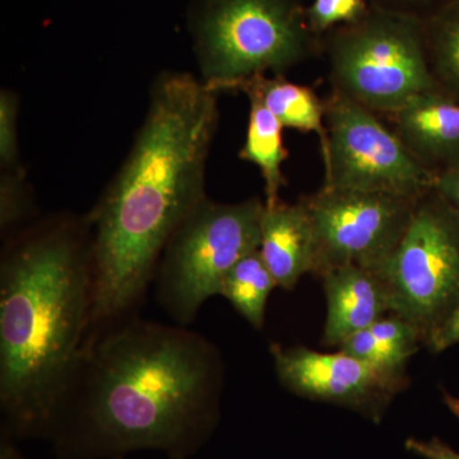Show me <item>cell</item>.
Returning <instances> with one entry per match:
<instances>
[{
    "instance_id": "obj_1",
    "label": "cell",
    "mask_w": 459,
    "mask_h": 459,
    "mask_svg": "<svg viewBox=\"0 0 459 459\" xmlns=\"http://www.w3.org/2000/svg\"><path fill=\"white\" fill-rule=\"evenodd\" d=\"M223 361L208 338L135 316L87 340L59 427L57 459L159 452L190 459L221 420Z\"/></svg>"
},
{
    "instance_id": "obj_2",
    "label": "cell",
    "mask_w": 459,
    "mask_h": 459,
    "mask_svg": "<svg viewBox=\"0 0 459 459\" xmlns=\"http://www.w3.org/2000/svg\"><path fill=\"white\" fill-rule=\"evenodd\" d=\"M219 93L162 72L128 157L87 216L92 240L90 336L138 316L166 244L204 201Z\"/></svg>"
},
{
    "instance_id": "obj_3",
    "label": "cell",
    "mask_w": 459,
    "mask_h": 459,
    "mask_svg": "<svg viewBox=\"0 0 459 459\" xmlns=\"http://www.w3.org/2000/svg\"><path fill=\"white\" fill-rule=\"evenodd\" d=\"M84 217L56 213L5 238L0 258V411L17 442L56 435L92 313Z\"/></svg>"
},
{
    "instance_id": "obj_4",
    "label": "cell",
    "mask_w": 459,
    "mask_h": 459,
    "mask_svg": "<svg viewBox=\"0 0 459 459\" xmlns=\"http://www.w3.org/2000/svg\"><path fill=\"white\" fill-rule=\"evenodd\" d=\"M201 80L238 90L256 75H283L313 50L300 0H204L192 18Z\"/></svg>"
},
{
    "instance_id": "obj_5",
    "label": "cell",
    "mask_w": 459,
    "mask_h": 459,
    "mask_svg": "<svg viewBox=\"0 0 459 459\" xmlns=\"http://www.w3.org/2000/svg\"><path fill=\"white\" fill-rule=\"evenodd\" d=\"M264 202L220 204L205 197L175 230L157 264L156 303L175 325L189 327L199 310L220 296L226 274L261 247Z\"/></svg>"
},
{
    "instance_id": "obj_6",
    "label": "cell",
    "mask_w": 459,
    "mask_h": 459,
    "mask_svg": "<svg viewBox=\"0 0 459 459\" xmlns=\"http://www.w3.org/2000/svg\"><path fill=\"white\" fill-rule=\"evenodd\" d=\"M337 92L374 113L392 115L410 99L439 90L429 63L425 23L401 9L370 8L329 41Z\"/></svg>"
},
{
    "instance_id": "obj_7",
    "label": "cell",
    "mask_w": 459,
    "mask_h": 459,
    "mask_svg": "<svg viewBox=\"0 0 459 459\" xmlns=\"http://www.w3.org/2000/svg\"><path fill=\"white\" fill-rule=\"evenodd\" d=\"M391 313L418 329L424 346L459 305V212L437 190L416 201L400 244L376 271Z\"/></svg>"
},
{
    "instance_id": "obj_8",
    "label": "cell",
    "mask_w": 459,
    "mask_h": 459,
    "mask_svg": "<svg viewBox=\"0 0 459 459\" xmlns=\"http://www.w3.org/2000/svg\"><path fill=\"white\" fill-rule=\"evenodd\" d=\"M325 128L323 188L388 193L412 201L434 188L437 178L397 133L337 91L325 101Z\"/></svg>"
},
{
    "instance_id": "obj_9",
    "label": "cell",
    "mask_w": 459,
    "mask_h": 459,
    "mask_svg": "<svg viewBox=\"0 0 459 459\" xmlns=\"http://www.w3.org/2000/svg\"><path fill=\"white\" fill-rule=\"evenodd\" d=\"M303 199L316 232V276L347 264L376 272L400 244L418 201L329 188Z\"/></svg>"
},
{
    "instance_id": "obj_10",
    "label": "cell",
    "mask_w": 459,
    "mask_h": 459,
    "mask_svg": "<svg viewBox=\"0 0 459 459\" xmlns=\"http://www.w3.org/2000/svg\"><path fill=\"white\" fill-rule=\"evenodd\" d=\"M281 385L305 400L336 404L382 421L392 400L407 386L406 371L377 367L349 353L271 344Z\"/></svg>"
},
{
    "instance_id": "obj_11",
    "label": "cell",
    "mask_w": 459,
    "mask_h": 459,
    "mask_svg": "<svg viewBox=\"0 0 459 459\" xmlns=\"http://www.w3.org/2000/svg\"><path fill=\"white\" fill-rule=\"evenodd\" d=\"M394 131L435 178L459 166V102L439 90L410 99L391 115Z\"/></svg>"
},
{
    "instance_id": "obj_12",
    "label": "cell",
    "mask_w": 459,
    "mask_h": 459,
    "mask_svg": "<svg viewBox=\"0 0 459 459\" xmlns=\"http://www.w3.org/2000/svg\"><path fill=\"white\" fill-rule=\"evenodd\" d=\"M327 299L323 331L325 346L341 344L391 313L388 291L376 272L359 265H340L319 274Z\"/></svg>"
},
{
    "instance_id": "obj_13",
    "label": "cell",
    "mask_w": 459,
    "mask_h": 459,
    "mask_svg": "<svg viewBox=\"0 0 459 459\" xmlns=\"http://www.w3.org/2000/svg\"><path fill=\"white\" fill-rule=\"evenodd\" d=\"M259 253L277 287L287 291L294 290L304 274H316V232L304 199L296 204L280 201L270 207L264 204Z\"/></svg>"
},
{
    "instance_id": "obj_14",
    "label": "cell",
    "mask_w": 459,
    "mask_h": 459,
    "mask_svg": "<svg viewBox=\"0 0 459 459\" xmlns=\"http://www.w3.org/2000/svg\"><path fill=\"white\" fill-rule=\"evenodd\" d=\"M238 90L261 100L283 128L316 133L322 155H325L328 143L325 101L318 98L316 91L303 84L290 82L283 75H256L241 83Z\"/></svg>"
},
{
    "instance_id": "obj_15",
    "label": "cell",
    "mask_w": 459,
    "mask_h": 459,
    "mask_svg": "<svg viewBox=\"0 0 459 459\" xmlns=\"http://www.w3.org/2000/svg\"><path fill=\"white\" fill-rule=\"evenodd\" d=\"M250 110L246 142L240 150L241 160L252 162L261 171L264 181V204L280 202V192L286 186L282 165L287 159L283 143V126L255 95H247Z\"/></svg>"
},
{
    "instance_id": "obj_16",
    "label": "cell",
    "mask_w": 459,
    "mask_h": 459,
    "mask_svg": "<svg viewBox=\"0 0 459 459\" xmlns=\"http://www.w3.org/2000/svg\"><path fill=\"white\" fill-rule=\"evenodd\" d=\"M276 280L259 250L250 253L230 270L220 296L225 298L253 328L264 327L265 307Z\"/></svg>"
},
{
    "instance_id": "obj_17",
    "label": "cell",
    "mask_w": 459,
    "mask_h": 459,
    "mask_svg": "<svg viewBox=\"0 0 459 459\" xmlns=\"http://www.w3.org/2000/svg\"><path fill=\"white\" fill-rule=\"evenodd\" d=\"M429 63L437 89L459 102V3L425 26Z\"/></svg>"
},
{
    "instance_id": "obj_18",
    "label": "cell",
    "mask_w": 459,
    "mask_h": 459,
    "mask_svg": "<svg viewBox=\"0 0 459 459\" xmlns=\"http://www.w3.org/2000/svg\"><path fill=\"white\" fill-rule=\"evenodd\" d=\"M36 204L23 169L0 174V230L5 238L35 222Z\"/></svg>"
},
{
    "instance_id": "obj_19",
    "label": "cell",
    "mask_w": 459,
    "mask_h": 459,
    "mask_svg": "<svg viewBox=\"0 0 459 459\" xmlns=\"http://www.w3.org/2000/svg\"><path fill=\"white\" fill-rule=\"evenodd\" d=\"M369 0H314L307 21L314 35L359 22L369 13Z\"/></svg>"
},
{
    "instance_id": "obj_20",
    "label": "cell",
    "mask_w": 459,
    "mask_h": 459,
    "mask_svg": "<svg viewBox=\"0 0 459 459\" xmlns=\"http://www.w3.org/2000/svg\"><path fill=\"white\" fill-rule=\"evenodd\" d=\"M20 99L11 90L0 92V165L2 170L21 169L18 142Z\"/></svg>"
},
{
    "instance_id": "obj_21",
    "label": "cell",
    "mask_w": 459,
    "mask_h": 459,
    "mask_svg": "<svg viewBox=\"0 0 459 459\" xmlns=\"http://www.w3.org/2000/svg\"><path fill=\"white\" fill-rule=\"evenodd\" d=\"M404 446H406L407 452L422 459H459V453L440 440L439 437H431L429 440L410 437L404 443Z\"/></svg>"
},
{
    "instance_id": "obj_22",
    "label": "cell",
    "mask_w": 459,
    "mask_h": 459,
    "mask_svg": "<svg viewBox=\"0 0 459 459\" xmlns=\"http://www.w3.org/2000/svg\"><path fill=\"white\" fill-rule=\"evenodd\" d=\"M459 343V305L428 341L430 351L443 352Z\"/></svg>"
},
{
    "instance_id": "obj_23",
    "label": "cell",
    "mask_w": 459,
    "mask_h": 459,
    "mask_svg": "<svg viewBox=\"0 0 459 459\" xmlns=\"http://www.w3.org/2000/svg\"><path fill=\"white\" fill-rule=\"evenodd\" d=\"M434 190H437L459 212V166L437 175Z\"/></svg>"
},
{
    "instance_id": "obj_24",
    "label": "cell",
    "mask_w": 459,
    "mask_h": 459,
    "mask_svg": "<svg viewBox=\"0 0 459 459\" xmlns=\"http://www.w3.org/2000/svg\"><path fill=\"white\" fill-rule=\"evenodd\" d=\"M0 459H26L18 442L5 430H0Z\"/></svg>"
},
{
    "instance_id": "obj_25",
    "label": "cell",
    "mask_w": 459,
    "mask_h": 459,
    "mask_svg": "<svg viewBox=\"0 0 459 459\" xmlns=\"http://www.w3.org/2000/svg\"><path fill=\"white\" fill-rule=\"evenodd\" d=\"M443 400L446 406L448 407L449 411L458 419L459 421V398L455 397L448 392H443Z\"/></svg>"
},
{
    "instance_id": "obj_26",
    "label": "cell",
    "mask_w": 459,
    "mask_h": 459,
    "mask_svg": "<svg viewBox=\"0 0 459 459\" xmlns=\"http://www.w3.org/2000/svg\"><path fill=\"white\" fill-rule=\"evenodd\" d=\"M389 2H397V3H415L418 0H389Z\"/></svg>"
},
{
    "instance_id": "obj_27",
    "label": "cell",
    "mask_w": 459,
    "mask_h": 459,
    "mask_svg": "<svg viewBox=\"0 0 459 459\" xmlns=\"http://www.w3.org/2000/svg\"><path fill=\"white\" fill-rule=\"evenodd\" d=\"M120 459H126V458H120Z\"/></svg>"
}]
</instances>
